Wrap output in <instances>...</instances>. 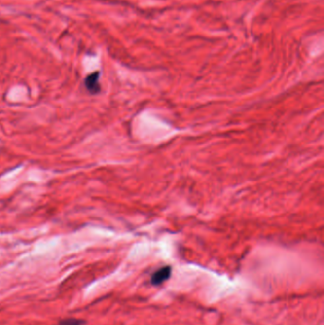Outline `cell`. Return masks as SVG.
<instances>
[{"label": "cell", "mask_w": 324, "mask_h": 325, "mask_svg": "<svg viewBox=\"0 0 324 325\" xmlns=\"http://www.w3.org/2000/svg\"><path fill=\"white\" fill-rule=\"evenodd\" d=\"M100 73L98 72L90 74L85 80V86L87 90L92 94L98 93L100 91V84H99Z\"/></svg>", "instance_id": "1"}, {"label": "cell", "mask_w": 324, "mask_h": 325, "mask_svg": "<svg viewBox=\"0 0 324 325\" xmlns=\"http://www.w3.org/2000/svg\"><path fill=\"white\" fill-rule=\"evenodd\" d=\"M84 322L76 319H67L60 322V325H82Z\"/></svg>", "instance_id": "3"}, {"label": "cell", "mask_w": 324, "mask_h": 325, "mask_svg": "<svg viewBox=\"0 0 324 325\" xmlns=\"http://www.w3.org/2000/svg\"><path fill=\"white\" fill-rule=\"evenodd\" d=\"M171 274V268L169 266H166V267H162L161 269H159L158 271H156L155 273L152 275L151 277V283L154 286H159L161 284H163L164 282H166Z\"/></svg>", "instance_id": "2"}]
</instances>
